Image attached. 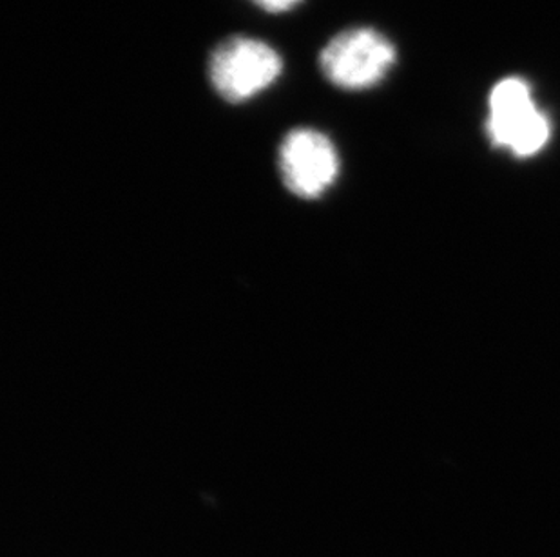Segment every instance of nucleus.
Returning a JSON list of instances; mask_svg holds the SVG:
<instances>
[{"label":"nucleus","mask_w":560,"mask_h":557,"mask_svg":"<svg viewBox=\"0 0 560 557\" xmlns=\"http://www.w3.org/2000/svg\"><path fill=\"white\" fill-rule=\"evenodd\" d=\"M207 71L220 98L229 104H244L280 79L283 60L264 40L234 35L218 44Z\"/></svg>","instance_id":"obj_1"},{"label":"nucleus","mask_w":560,"mask_h":557,"mask_svg":"<svg viewBox=\"0 0 560 557\" xmlns=\"http://www.w3.org/2000/svg\"><path fill=\"white\" fill-rule=\"evenodd\" d=\"M396 63V48L374 27H350L334 35L319 55L325 79L339 90L363 91L380 84Z\"/></svg>","instance_id":"obj_2"},{"label":"nucleus","mask_w":560,"mask_h":557,"mask_svg":"<svg viewBox=\"0 0 560 557\" xmlns=\"http://www.w3.org/2000/svg\"><path fill=\"white\" fill-rule=\"evenodd\" d=\"M488 134L498 147L512 151L518 158L539 153L550 140V120L532 98V90L523 79L499 82L490 93Z\"/></svg>","instance_id":"obj_3"},{"label":"nucleus","mask_w":560,"mask_h":557,"mask_svg":"<svg viewBox=\"0 0 560 557\" xmlns=\"http://www.w3.org/2000/svg\"><path fill=\"white\" fill-rule=\"evenodd\" d=\"M281 179L292 194L319 198L338 178V151L330 138L308 127L287 132L278 153Z\"/></svg>","instance_id":"obj_4"},{"label":"nucleus","mask_w":560,"mask_h":557,"mask_svg":"<svg viewBox=\"0 0 560 557\" xmlns=\"http://www.w3.org/2000/svg\"><path fill=\"white\" fill-rule=\"evenodd\" d=\"M253 2L269 13H285V11L296 8L302 0H253Z\"/></svg>","instance_id":"obj_5"}]
</instances>
